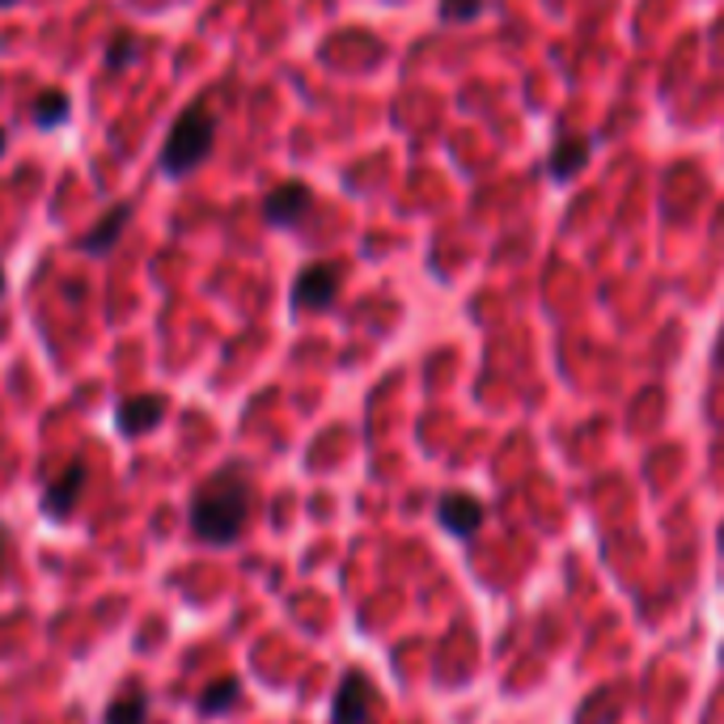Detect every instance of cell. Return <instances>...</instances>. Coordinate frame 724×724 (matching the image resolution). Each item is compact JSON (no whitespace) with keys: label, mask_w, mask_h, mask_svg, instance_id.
Here are the masks:
<instances>
[{"label":"cell","mask_w":724,"mask_h":724,"mask_svg":"<svg viewBox=\"0 0 724 724\" xmlns=\"http://www.w3.org/2000/svg\"><path fill=\"white\" fill-rule=\"evenodd\" d=\"M4 153H9V132L0 128V158H4Z\"/></svg>","instance_id":"17"},{"label":"cell","mask_w":724,"mask_h":724,"mask_svg":"<svg viewBox=\"0 0 724 724\" xmlns=\"http://www.w3.org/2000/svg\"><path fill=\"white\" fill-rule=\"evenodd\" d=\"M483 517H487L483 500L466 496V491H450V496H441V505H436V521H441L454 538H475L483 526Z\"/></svg>","instance_id":"6"},{"label":"cell","mask_w":724,"mask_h":724,"mask_svg":"<svg viewBox=\"0 0 724 724\" xmlns=\"http://www.w3.org/2000/svg\"><path fill=\"white\" fill-rule=\"evenodd\" d=\"M339 284H344V275L335 263H310L293 280V305L296 310H331L339 296Z\"/></svg>","instance_id":"4"},{"label":"cell","mask_w":724,"mask_h":724,"mask_svg":"<svg viewBox=\"0 0 724 724\" xmlns=\"http://www.w3.org/2000/svg\"><path fill=\"white\" fill-rule=\"evenodd\" d=\"M216 149V115L213 107H204V102H191L187 110H179V119L170 123V136H165V144H161V174L165 179H187L191 170H199L204 161L213 158Z\"/></svg>","instance_id":"2"},{"label":"cell","mask_w":724,"mask_h":724,"mask_svg":"<svg viewBox=\"0 0 724 724\" xmlns=\"http://www.w3.org/2000/svg\"><path fill=\"white\" fill-rule=\"evenodd\" d=\"M128 220H132V204H115V208L98 216V225L77 241V250L80 255H94V259H107L110 250L119 246V238H123Z\"/></svg>","instance_id":"9"},{"label":"cell","mask_w":724,"mask_h":724,"mask_svg":"<svg viewBox=\"0 0 724 724\" xmlns=\"http://www.w3.org/2000/svg\"><path fill=\"white\" fill-rule=\"evenodd\" d=\"M250 509H255V483L246 466H220L191 496L187 526L204 547H234L250 521Z\"/></svg>","instance_id":"1"},{"label":"cell","mask_w":724,"mask_h":724,"mask_svg":"<svg viewBox=\"0 0 724 724\" xmlns=\"http://www.w3.org/2000/svg\"><path fill=\"white\" fill-rule=\"evenodd\" d=\"M238 695H241L238 678H220V682H213V687L199 695V716H225V712L238 703Z\"/></svg>","instance_id":"12"},{"label":"cell","mask_w":724,"mask_h":724,"mask_svg":"<svg viewBox=\"0 0 724 724\" xmlns=\"http://www.w3.org/2000/svg\"><path fill=\"white\" fill-rule=\"evenodd\" d=\"M132 55H136V39L128 34V30H123V34H115V39H110V47H107V68H110V73H123Z\"/></svg>","instance_id":"15"},{"label":"cell","mask_w":724,"mask_h":724,"mask_svg":"<svg viewBox=\"0 0 724 724\" xmlns=\"http://www.w3.org/2000/svg\"><path fill=\"white\" fill-rule=\"evenodd\" d=\"M107 724H149V695L128 691L107 707Z\"/></svg>","instance_id":"13"},{"label":"cell","mask_w":724,"mask_h":724,"mask_svg":"<svg viewBox=\"0 0 724 724\" xmlns=\"http://www.w3.org/2000/svg\"><path fill=\"white\" fill-rule=\"evenodd\" d=\"M165 420V399L161 395H132L115 407V429L123 436H144Z\"/></svg>","instance_id":"7"},{"label":"cell","mask_w":724,"mask_h":724,"mask_svg":"<svg viewBox=\"0 0 724 724\" xmlns=\"http://www.w3.org/2000/svg\"><path fill=\"white\" fill-rule=\"evenodd\" d=\"M331 724H377V687L360 670L344 673L331 703Z\"/></svg>","instance_id":"3"},{"label":"cell","mask_w":724,"mask_h":724,"mask_svg":"<svg viewBox=\"0 0 724 724\" xmlns=\"http://www.w3.org/2000/svg\"><path fill=\"white\" fill-rule=\"evenodd\" d=\"M68 115H73V98H68L64 89H43V94L30 102V119H34V128H43V132L64 128Z\"/></svg>","instance_id":"10"},{"label":"cell","mask_w":724,"mask_h":724,"mask_svg":"<svg viewBox=\"0 0 724 724\" xmlns=\"http://www.w3.org/2000/svg\"><path fill=\"white\" fill-rule=\"evenodd\" d=\"M590 140H563L551 149V158H547V170H551V179H560L568 183L576 170H585V161H590Z\"/></svg>","instance_id":"11"},{"label":"cell","mask_w":724,"mask_h":724,"mask_svg":"<svg viewBox=\"0 0 724 724\" xmlns=\"http://www.w3.org/2000/svg\"><path fill=\"white\" fill-rule=\"evenodd\" d=\"M314 208V191L305 183H280V187L268 191L263 199V220L275 225V229H293L301 225V216Z\"/></svg>","instance_id":"5"},{"label":"cell","mask_w":724,"mask_h":724,"mask_svg":"<svg viewBox=\"0 0 724 724\" xmlns=\"http://www.w3.org/2000/svg\"><path fill=\"white\" fill-rule=\"evenodd\" d=\"M85 479H89L85 462H68L64 475H55V479L47 483V491H43V512H47V517H68V512L80 505Z\"/></svg>","instance_id":"8"},{"label":"cell","mask_w":724,"mask_h":724,"mask_svg":"<svg viewBox=\"0 0 724 724\" xmlns=\"http://www.w3.org/2000/svg\"><path fill=\"white\" fill-rule=\"evenodd\" d=\"M487 0H441V22H475Z\"/></svg>","instance_id":"14"},{"label":"cell","mask_w":724,"mask_h":724,"mask_svg":"<svg viewBox=\"0 0 724 724\" xmlns=\"http://www.w3.org/2000/svg\"><path fill=\"white\" fill-rule=\"evenodd\" d=\"M13 4H18V0H0V9H13Z\"/></svg>","instance_id":"18"},{"label":"cell","mask_w":724,"mask_h":724,"mask_svg":"<svg viewBox=\"0 0 724 724\" xmlns=\"http://www.w3.org/2000/svg\"><path fill=\"white\" fill-rule=\"evenodd\" d=\"M9 542H13V538H9V530L0 526V572H4V560H9Z\"/></svg>","instance_id":"16"},{"label":"cell","mask_w":724,"mask_h":724,"mask_svg":"<svg viewBox=\"0 0 724 724\" xmlns=\"http://www.w3.org/2000/svg\"><path fill=\"white\" fill-rule=\"evenodd\" d=\"M0 296H4V268H0Z\"/></svg>","instance_id":"19"}]
</instances>
